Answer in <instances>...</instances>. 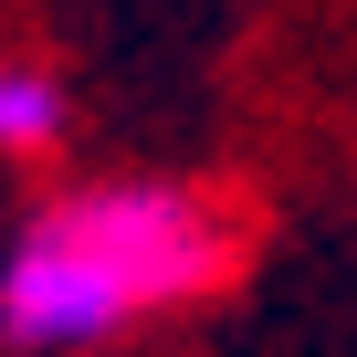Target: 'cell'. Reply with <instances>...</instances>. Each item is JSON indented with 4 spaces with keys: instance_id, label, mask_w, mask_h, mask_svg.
<instances>
[{
    "instance_id": "obj_1",
    "label": "cell",
    "mask_w": 357,
    "mask_h": 357,
    "mask_svg": "<svg viewBox=\"0 0 357 357\" xmlns=\"http://www.w3.org/2000/svg\"><path fill=\"white\" fill-rule=\"evenodd\" d=\"M242 231L211 190L178 178H105V190H63L0 263V336L32 357L105 347L168 305H190L231 273Z\"/></svg>"
},
{
    "instance_id": "obj_2",
    "label": "cell",
    "mask_w": 357,
    "mask_h": 357,
    "mask_svg": "<svg viewBox=\"0 0 357 357\" xmlns=\"http://www.w3.org/2000/svg\"><path fill=\"white\" fill-rule=\"evenodd\" d=\"M63 147V84L43 63H0V158H53Z\"/></svg>"
}]
</instances>
